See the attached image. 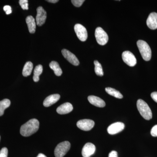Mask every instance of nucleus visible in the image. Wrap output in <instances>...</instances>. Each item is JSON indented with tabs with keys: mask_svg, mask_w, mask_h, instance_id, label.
<instances>
[{
	"mask_svg": "<svg viewBox=\"0 0 157 157\" xmlns=\"http://www.w3.org/2000/svg\"><path fill=\"white\" fill-rule=\"evenodd\" d=\"M37 12L36 23L37 25L41 26L43 25L45 22L46 17H47V13L41 6L37 8Z\"/></svg>",
	"mask_w": 157,
	"mask_h": 157,
	"instance_id": "1a4fd4ad",
	"label": "nucleus"
},
{
	"mask_svg": "<svg viewBox=\"0 0 157 157\" xmlns=\"http://www.w3.org/2000/svg\"><path fill=\"white\" fill-rule=\"evenodd\" d=\"M0 138H1V137H0Z\"/></svg>",
	"mask_w": 157,
	"mask_h": 157,
	"instance_id": "473e14b6",
	"label": "nucleus"
},
{
	"mask_svg": "<svg viewBox=\"0 0 157 157\" xmlns=\"http://www.w3.org/2000/svg\"><path fill=\"white\" fill-rule=\"evenodd\" d=\"M137 109L144 118L146 120H150L152 117L151 109L145 101L139 99L137 101Z\"/></svg>",
	"mask_w": 157,
	"mask_h": 157,
	"instance_id": "f03ea898",
	"label": "nucleus"
},
{
	"mask_svg": "<svg viewBox=\"0 0 157 157\" xmlns=\"http://www.w3.org/2000/svg\"><path fill=\"white\" fill-rule=\"evenodd\" d=\"M147 25L149 28L152 30L157 29V13L152 12L147 17L146 21Z\"/></svg>",
	"mask_w": 157,
	"mask_h": 157,
	"instance_id": "ddd939ff",
	"label": "nucleus"
},
{
	"mask_svg": "<svg viewBox=\"0 0 157 157\" xmlns=\"http://www.w3.org/2000/svg\"><path fill=\"white\" fill-rule=\"evenodd\" d=\"M26 22L28 26L29 32L30 33H34L36 32V22L35 18L32 16H29L26 18Z\"/></svg>",
	"mask_w": 157,
	"mask_h": 157,
	"instance_id": "f3484780",
	"label": "nucleus"
},
{
	"mask_svg": "<svg viewBox=\"0 0 157 157\" xmlns=\"http://www.w3.org/2000/svg\"><path fill=\"white\" fill-rule=\"evenodd\" d=\"M84 2V0H72L71 1L72 4L76 7H80Z\"/></svg>",
	"mask_w": 157,
	"mask_h": 157,
	"instance_id": "393cba45",
	"label": "nucleus"
},
{
	"mask_svg": "<svg viewBox=\"0 0 157 157\" xmlns=\"http://www.w3.org/2000/svg\"><path fill=\"white\" fill-rule=\"evenodd\" d=\"M49 67L52 70H53L55 74L57 76H60L63 73L62 69H61L57 62L56 61L51 62L49 64Z\"/></svg>",
	"mask_w": 157,
	"mask_h": 157,
	"instance_id": "a211bd4d",
	"label": "nucleus"
},
{
	"mask_svg": "<svg viewBox=\"0 0 157 157\" xmlns=\"http://www.w3.org/2000/svg\"><path fill=\"white\" fill-rule=\"evenodd\" d=\"M108 157H118L117 152L115 151H113L110 152Z\"/></svg>",
	"mask_w": 157,
	"mask_h": 157,
	"instance_id": "c756f323",
	"label": "nucleus"
},
{
	"mask_svg": "<svg viewBox=\"0 0 157 157\" xmlns=\"http://www.w3.org/2000/svg\"><path fill=\"white\" fill-rule=\"evenodd\" d=\"M124 124L121 122L111 124L107 128V132L110 135H115L121 132L124 128Z\"/></svg>",
	"mask_w": 157,
	"mask_h": 157,
	"instance_id": "9d476101",
	"label": "nucleus"
},
{
	"mask_svg": "<svg viewBox=\"0 0 157 157\" xmlns=\"http://www.w3.org/2000/svg\"><path fill=\"white\" fill-rule=\"evenodd\" d=\"M60 98V96L58 94L51 95L45 98L43 102V105L45 107H50L51 105L56 103L59 100Z\"/></svg>",
	"mask_w": 157,
	"mask_h": 157,
	"instance_id": "4468645a",
	"label": "nucleus"
},
{
	"mask_svg": "<svg viewBox=\"0 0 157 157\" xmlns=\"http://www.w3.org/2000/svg\"><path fill=\"white\" fill-rule=\"evenodd\" d=\"M70 143L68 141H65L58 144L55 149L56 157H63L69 151L70 148Z\"/></svg>",
	"mask_w": 157,
	"mask_h": 157,
	"instance_id": "20e7f679",
	"label": "nucleus"
},
{
	"mask_svg": "<svg viewBox=\"0 0 157 157\" xmlns=\"http://www.w3.org/2000/svg\"><path fill=\"white\" fill-rule=\"evenodd\" d=\"M151 134L153 137H157V124L152 128Z\"/></svg>",
	"mask_w": 157,
	"mask_h": 157,
	"instance_id": "bb28decb",
	"label": "nucleus"
},
{
	"mask_svg": "<svg viewBox=\"0 0 157 157\" xmlns=\"http://www.w3.org/2000/svg\"><path fill=\"white\" fill-rule=\"evenodd\" d=\"M76 125L78 128L84 131H89L94 126L95 123L91 120L83 119L78 121Z\"/></svg>",
	"mask_w": 157,
	"mask_h": 157,
	"instance_id": "6e6552de",
	"label": "nucleus"
},
{
	"mask_svg": "<svg viewBox=\"0 0 157 157\" xmlns=\"http://www.w3.org/2000/svg\"><path fill=\"white\" fill-rule=\"evenodd\" d=\"M95 146L91 143H86L82 148V154L83 157H90L95 152Z\"/></svg>",
	"mask_w": 157,
	"mask_h": 157,
	"instance_id": "f8f14e48",
	"label": "nucleus"
},
{
	"mask_svg": "<svg viewBox=\"0 0 157 157\" xmlns=\"http://www.w3.org/2000/svg\"><path fill=\"white\" fill-rule=\"evenodd\" d=\"M37 157H47L45 155L43 154L42 153H40L37 156Z\"/></svg>",
	"mask_w": 157,
	"mask_h": 157,
	"instance_id": "2f4dec72",
	"label": "nucleus"
},
{
	"mask_svg": "<svg viewBox=\"0 0 157 157\" xmlns=\"http://www.w3.org/2000/svg\"><path fill=\"white\" fill-rule=\"evenodd\" d=\"M33 68V65L31 62H27L24 67L22 71V75L24 76H30L32 73V70Z\"/></svg>",
	"mask_w": 157,
	"mask_h": 157,
	"instance_id": "6ab92c4d",
	"label": "nucleus"
},
{
	"mask_svg": "<svg viewBox=\"0 0 157 157\" xmlns=\"http://www.w3.org/2000/svg\"><path fill=\"white\" fill-rule=\"evenodd\" d=\"M88 100L91 104L99 107H104L106 105L105 102L99 97L95 96H90L88 98Z\"/></svg>",
	"mask_w": 157,
	"mask_h": 157,
	"instance_id": "dca6fc26",
	"label": "nucleus"
},
{
	"mask_svg": "<svg viewBox=\"0 0 157 157\" xmlns=\"http://www.w3.org/2000/svg\"><path fill=\"white\" fill-rule=\"evenodd\" d=\"M8 150L6 147H3L0 151V157H8Z\"/></svg>",
	"mask_w": 157,
	"mask_h": 157,
	"instance_id": "a878e982",
	"label": "nucleus"
},
{
	"mask_svg": "<svg viewBox=\"0 0 157 157\" xmlns=\"http://www.w3.org/2000/svg\"><path fill=\"white\" fill-rule=\"evenodd\" d=\"M39 122L36 119L30 120L21 127L20 134L24 137H29L39 130Z\"/></svg>",
	"mask_w": 157,
	"mask_h": 157,
	"instance_id": "f257e3e1",
	"label": "nucleus"
},
{
	"mask_svg": "<svg viewBox=\"0 0 157 157\" xmlns=\"http://www.w3.org/2000/svg\"><path fill=\"white\" fill-rule=\"evenodd\" d=\"M19 3L22 9H23V10H28L29 4L28 0H20Z\"/></svg>",
	"mask_w": 157,
	"mask_h": 157,
	"instance_id": "b1692460",
	"label": "nucleus"
},
{
	"mask_svg": "<svg viewBox=\"0 0 157 157\" xmlns=\"http://www.w3.org/2000/svg\"><path fill=\"white\" fill-rule=\"evenodd\" d=\"M95 36L97 42L100 45H106L109 40V37L107 33L101 27L96 29Z\"/></svg>",
	"mask_w": 157,
	"mask_h": 157,
	"instance_id": "39448f33",
	"label": "nucleus"
},
{
	"mask_svg": "<svg viewBox=\"0 0 157 157\" xmlns=\"http://www.w3.org/2000/svg\"><path fill=\"white\" fill-rule=\"evenodd\" d=\"M95 65V72L98 76H102L104 75L103 68L101 64L98 61L95 60L94 61Z\"/></svg>",
	"mask_w": 157,
	"mask_h": 157,
	"instance_id": "5701e85b",
	"label": "nucleus"
},
{
	"mask_svg": "<svg viewBox=\"0 0 157 157\" xmlns=\"http://www.w3.org/2000/svg\"><path fill=\"white\" fill-rule=\"evenodd\" d=\"M106 92L109 94L110 95L113 96L117 98L118 99H122L123 98V96L117 90L114 89L111 87H107L105 89Z\"/></svg>",
	"mask_w": 157,
	"mask_h": 157,
	"instance_id": "412c9836",
	"label": "nucleus"
},
{
	"mask_svg": "<svg viewBox=\"0 0 157 157\" xmlns=\"http://www.w3.org/2000/svg\"><path fill=\"white\" fill-rule=\"evenodd\" d=\"M43 71V67L41 65L37 66L34 71V76L33 77V80L35 82H37L39 80V76L42 74Z\"/></svg>",
	"mask_w": 157,
	"mask_h": 157,
	"instance_id": "4be33fe9",
	"label": "nucleus"
},
{
	"mask_svg": "<svg viewBox=\"0 0 157 157\" xmlns=\"http://www.w3.org/2000/svg\"><path fill=\"white\" fill-rule=\"evenodd\" d=\"M73 107L70 103H66L62 104L57 108L56 111L59 114H66L70 113L73 110Z\"/></svg>",
	"mask_w": 157,
	"mask_h": 157,
	"instance_id": "2eb2a0df",
	"label": "nucleus"
},
{
	"mask_svg": "<svg viewBox=\"0 0 157 157\" xmlns=\"http://www.w3.org/2000/svg\"><path fill=\"white\" fill-rule=\"evenodd\" d=\"M151 96L153 100L157 103V92L152 93Z\"/></svg>",
	"mask_w": 157,
	"mask_h": 157,
	"instance_id": "c85d7f7f",
	"label": "nucleus"
},
{
	"mask_svg": "<svg viewBox=\"0 0 157 157\" xmlns=\"http://www.w3.org/2000/svg\"><path fill=\"white\" fill-rule=\"evenodd\" d=\"M122 57L124 62L130 67H134L137 64L136 57L131 52L128 51L124 52L122 54Z\"/></svg>",
	"mask_w": 157,
	"mask_h": 157,
	"instance_id": "423d86ee",
	"label": "nucleus"
},
{
	"mask_svg": "<svg viewBox=\"0 0 157 157\" xmlns=\"http://www.w3.org/2000/svg\"><path fill=\"white\" fill-rule=\"evenodd\" d=\"M62 53L65 58L67 59L72 64L75 66H77L79 65V62L78 59L75 55L70 52V51L63 49L62 50Z\"/></svg>",
	"mask_w": 157,
	"mask_h": 157,
	"instance_id": "9b49d317",
	"label": "nucleus"
},
{
	"mask_svg": "<svg viewBox=\"0 0 157 157\" xmlns=\"http://www.w3.org/2000/svg\"><path fill=\"white\" fill-rule=\"evenodd\" d=\"M3 9H4V11L6 12V14H11V12H12L11 6H5L4 8H3Z\"/></svg>",
	"mask_w": 157,
	"mask_h": 157,
	"instance_id": "cd10ccee",
	"label": "nucleus"
},
{
	"mask_svg": "<svg viewBox=\"0 0 157 157\" xmlns=\"http://www.w3.org/2000/svg\"><path fill=\"white\" fill-rule=\"evenodd\" d=\"M137 44L142 58L146 61H149L151 59V51L148 44L141 40H138Z\"/></svg>",
	"mask_w": 157,
	"mask_h": 157,
	"instance_id": "7ed1b4c3",
	"label": "nucleus"
},
{
	"mask_svg": "<svg viewBox=\"0 0 157 157\" xmlns=\"http://www.w3.org/2000/svg\"><path fill=\"white\" fill-rule=\"evenodd\" d=\"M74 30L76 36L80 41L82 42L86 41L88 37L87 32L83 25L77 24L74 26Z\"/></svg>",
	"mask_w": 157,
	"mask_h": 157,
	"instance_id": "0eeeda50",
	"label": "nucleus"
},
{
	"mask_svg": "<svg viewBox=\"0 0 157 157\" xmlns=\"http://www.w3.org/2000/svg\"><path fill=\"white\" fill-rule=\"evenodd\" d=\"M48 2L52 3H56L59 2L58 0H48L47 1Z\"/></svg>",
	"mask_w": 157,
	"mask_h": 157,
	"instance_id": "7c9ffc66",
	"label": "nucleus"
},
{
	"mask_svg": "<svg viewBox=\"0 0 157 157\" xmlns=\"http://www.w3.org/2000/svg\"><path fill=\"white\" fill-rule=\"evenodd\" d=\"M11 105V101L9 99H6L0 101V116H2L5 109Z\"/></svg>",
	"mask_w": 157,
	"mask_h": 157,
	"instance_id": "aec40b11",
	"label": "nucleus"
}]
</instances>
